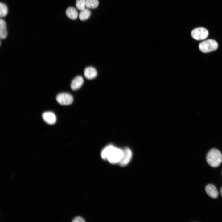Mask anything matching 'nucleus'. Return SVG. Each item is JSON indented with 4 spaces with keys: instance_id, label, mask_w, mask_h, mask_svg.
<instances>
[{
    "instance_id": "obj_1",
    "label": "nucleus",
    "mask_w": 222,
    "mask_h": 222,
    "mask_svg": "<svg viewBox=\"0 0 222 222\" xmlns=\"http://www.w3.org/2000/svg\"><path fill=\"white\" fill-rule=\"evenodd\" d=\"M103 152L106 160L111 164L119 163L123 155V151L118 148L110 144L105 146Z\"/></svg>"
},
{
    "instance_id": "obj_2",
    "label": "nucleus",
    "mask_w": 222,
    "mask_h": 222,
    "mask_svg": "<svg viewBox=\"0 0 222 222\" xmlns=\"http://www.w3.org/2000/svg\"><path fill=\"white\" fill-rule=\"evenodd\" d=\"M206 159L210 166L216 167L219 166L222 162V154L217 149H212L208 152Z\"/></svg>"
},
{
    "instance_id": "obj_3",
    "label": "nucleus",
    "mask_w": 222,
    "mask_h": 222,
    "mask_svg": "<svg viewBox=\"0 0 222 222\" xmlns=\"http://www.w3.org/2000/svg\"><path fill=\"white\" fill-rule=\"evenodd\" d=\"M218 47V44L215 40L208 39L200 43L199 48L200 51L204 53H209L216 50Z\"/></svg>"
},
{
    "instance_id": "obj_4",
    "label": "nucleus",
    "mask_w": 222,
    "mask_h": 222,
    "mask_svg": "<svg viewBox=\"0 0 222 222\" xmlns=\"http://www.w3.org/2000/svg\"><path fill=\"white\" fill-rule=\"evenodd\" d=\"M209 33L208 30L203 27H199L193 29L191 35L193 38L197 40L206 39L208 36Z\"/></svg>"
},
{
    "instance_id": "obj_5",
    "label": "nucleus",
    "mask_w": 222,
    "mask_h": 222,
    "mask_svg": "<svg viewBox=\"0 0 222 222\" xmlns=\"http://www.w3.org/2000/svg\"><path fill=\"white\" fill-rule=\"evenodd\" d=\"M57 101L62 105H68L72 103L73 98L69 94L66 93H62L58 94L56 97Z\"/></svg>"
},
{
    "instance_id": "obj_6",
    "label": "nucleus",
    "mask_w": 222,
    "mask_h": 222,
    "mask_svg": "<svg viewBox=\"0 0 222 222\" xmlns=\"http://www.w3.org/2000/svg\"><path fill=\"white\" fill-rule=\"evenodd\" d=\"M122 157L118 163L121 166H123L128 164L130 161L132 157V153L130 149L125 148L122 150Z\"/></svg>"
},
{
    "instance_id": "obj_7",
    "label": "nucleus",
    "mask_w": 222,
    "mask_h": 222,
    "mask_svg": "<svg viewBox=\"0 0 222 222\" xmlns=\"http://www.w3.org/2000/svg\"><path fill=\"white\" fill-rule=\"evenodd\" d=\"M44 121L47 124L50 125L54 124L56 120L55 114L51 112H46L43 113L42 115Z\"/></svg>"
},
{
    "instance_id": "obj_8",
    "label": "nucleus",
    "mask_w": 222,
    "mask_h": 222,
    "mask_svg": "<svg viewBox=\"0 0 222 222\" xmlns=\"http://www.w3.org/2000/svg\"><path fill=\"white\" fill-rule=\"evenodd\" d=\"M205 191L207 194L212 198H216L218 195V192L216 187L214 185L209 184L205 187Z\"/></svg>"
},
{
    "instance_id": "obj_9",
    "label": "nucleus",
    "mask_w": 222,
    "mask_h": 222,
    "mask_svg": "<svg viewBox=\"0 0 222 222\" xmlns=\"http://www.w3.org/2000/svg\"><path fill=\"white\" fill-rule=\"evenodd\" d=\"M83 82V77L80 76H78L72 81L71 84V88L73 90L78 89L81 87Z\"/></svg>"
},
{
    "instance_id": "obj_10",
    "label": "nucleus",
    "mask_w": 222,
    "mask_h": 222,
    "mask_svg": "<svg viewBox=\"0 0 222 222\" xmlns=\"http://www.w3.org/2000/svg\"><path fill=\"white\" fill-rule=\"evenodd\" d=\"M84 75L85 77L88 79L92 80L97 76V72L96 69L93 67H88L84 70Z\"/></svg>"
},
{
    "instance_id": "obj_11",
    "label": "nucleus",
    "mask_w": 222,
    "mask_h": 222,
    "mask_svg": "<svg viewBox=\"0 0 222 222\" xmlns=\"http://www.w3.org/2000/svg\"><path fill=\"white\" fill-rule=\"evenodd\" d=\"M7 33L6 25L5 22L3 19L0 20V37L1 39H6L7 36Z\"/></svg>"
},
{
    "instance_id": "obj_12",
    "label": "nucleus",
    "mask_w": 222,
    "mask_h": 222,
    "mask_svg": "<svg viewBox=\"0 0 222 222\" xmlns=\"http://www.w3.org/2000/svg\"><path fill=\"white\" fill-rule=\"evenodd\" d=\"M66 15L70 18L72 20L76 19L78 16V13L76 9L73 7H68L66 10Z\"/></svg>"
},
{
    "instance_id": "obj_13",
    "label": "nucleus",
    "mask_w": 222,
    "mask_h": 222,
    "mask_svg": "<svg viewBox=\"0 0 222 222\" xmlns=\"http://www.w3.org/2000/svg\"><path fill=\"white\" fill-rule=\"evenodd\" d=\"M91 15V11L88 9L85 8L81 10L79 14V18L81 21H84L87 19Z\"/></svg>"
},
{
    "instance_id": "obj_14",
    "label": "nucleus",
    "mask_w": 222,
    "mask_h": 222,
    "mask_svg": "<svg viewBox=\"0 0 222 222\" xmlns=\"http://www.w3.org/2000/svg\"><path fill=\"white\" fill-rule=\"evenodd\" d=\"M98 0H86L85 6L88 8L94 9L96 8L99 5Z\"/></svg>"
},
{
    "instance_id": "obj_15",
    "label": "nucleus",
    "mask_w": 222,
    "mask_h": 222,
    "mask_svg": "<svg viewBox=\"0 0 222 222\" xmlns=\"http://www.w3.org/2000/svg\"><path fill=\"white\" fill-rule=\"evenodd\" d=\"M8 13V8L7 6L4 3L1 2L0 4V16L4 17Z\"/></svg>"
},
{
    "instance_id": "obj_16",
    "label": "nucleus",
    "mask_w": 222,
    "mask_h": 222,
    "mask_svg": "<svg viewBox=\"0 0 222 222\" xmlns=\"http://www.w3.org/2000/svg\"><path fill=\"white\" fill-rule=\"evenodd\" d=\"M86 0H76V6L79 10H82L85 8Z\"/></svg>"
},
{
    "instance_id": "obj_17",
    "label": "nucleus",
    "mask_w": 222,
    "mask_h": 222,
    "mask_svg": "<svg viewBox=\"0 0 222 222\" xmlns=\"http://www.w3.org/2000/svg\"><path fill=\"white\" fill-rule=\"evenodd\" d=\"M73 222H84L85 221L84 219L82 217L80 216L75 218L72 220Z\"/></svg>"
},
{
    "instance_id": "obj_18",
    "label": "nucleus",
    "mask_w": 222,
    "mask_h": 222,
    "mask_svg": "<svg viewBox=\"0 0 222 222\" xmlns=\"http://www.w3.org/2000/svg\"><path fill=\"white\" fill-rule=\"evenodd\" d=\"M220 194L221 196H222V187L220 189Z\"/></svg>"
},
{
    "instance_id": "obj_19",
    "label": "nucleus",
    "mask_w": 222,
    "mask_h": 222,
    "mask_svg": "<svg viewBox=\"0 0 222 222\" xmlns=\"http://www.w3.org/2000/svg\"></svg>"
}]
</instances>
